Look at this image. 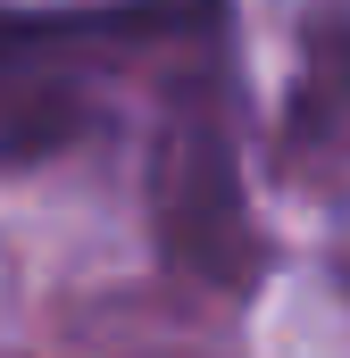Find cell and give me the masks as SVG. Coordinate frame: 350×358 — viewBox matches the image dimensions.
Instances as JSON below:
<instances>
[{
  "instance_id": "1",
  "label": "cell",
  "mask_w": 350,
  "mask_h": 358,
  "mask_svg": "<svg viewBox=\"0 0 350 358\" xmlns=\"http://www.w3.org/2000/svg\"><path fill=\"white\" fill-rule=\"evenodd\" d=\"M150 242H159V267L217 292V300H242L259 292L275 267V242H267L259 208L242 192V159H234V125L217 108V92H183L150 142Z\"/></svg>"
},
{
  "instance_id": "2",
  "label": "cell",
  "mask_w": 350,
  "mask_h": 358,
  "mask_svg": "<svg viewBox=\"0 0 350 358\" xmlns=\"http://www.w3.org/2000/svg\"><path fill=\"white\" fill-rule=\"evenodd\" d=\"M183 25L175 0H134V8H67V17H34L0 0V84H17L25 67H42L59 42H134V34H167Z\"/></svg>"
},
{
  "instance_id": "3",
  "label": "cell",
  "mask_w": 350,
  "mask_h": 358,
  "mask_svg": "<svg viewBox=\"0 0 350 358\" xmlns=\"http://www.w3.org/2000/svg\"><path fill=\"white\" fill-rule=\"evenodd\" d=\"M350 134V17H317L300 34V76L284 108V150H326Z\"/></svg>"
},
{
  "instance_id": "4",
  "label": "cell",
  "mask_w": 350,
  "mask_h": 358,
  "mask_svg": "<svg viewBox=\"0 0 350 358\" xmlns=\"http://www.w3.org/2000/svg\"><path fill=\"white\" fill-rule=\"evenodd\" d=\"M342 283H350V259H342Z\"/></svg>"
}]
</instances>
